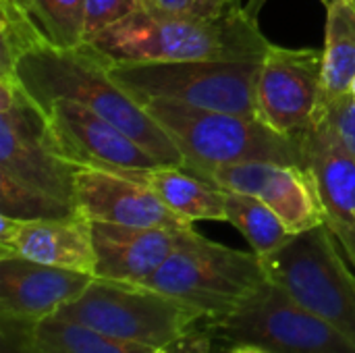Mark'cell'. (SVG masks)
<instances>
[{
	"instance_id": "cell-23",
	"label": "cell",
	"mask_w": 355,
	"mask_h": 353,
	"mask_svg": "<svg viewBox=\"0 0 355 353\" xmlns=\"http://www.w3.org/2000/svg\"><path fill=\"white\" fill-rule=\"evenodd\" d=\"M77 214H81L77 206L23 185L0 171V216H8L15 221H42L69 218Z\"/></svg>"
},
{
	"instance_id": "cell-25",
	"label": "cell",
	"mask_w": 355,
	"mask_h": 353,
	"mask_svg": "<svg viewBox=\"0 0 355 353\" xmlns=\"http://www.w3.org/2000/svg\"><path fill=\"white\" fill-rule=\"evenodd\" d=\"M139 6L141 0H85V44Z\"/></svg>"
},
{
	"instance_id": "cell-20",
	"label": "cell",
	"mask_w": 355,
	"mask_h": 353,
	"mask_svg": "<svg viewBox=\"0 0 355 353\" xmlns=\"http://www.w3.org/2000/svg\"><path fill=\"white\" fill-rule=\"evenodd\" d=\"M225 223H231L260 258L270 256L295 235L270 206L254 196L225 191Z\"/></svg>"
},
{
	"instance_id": "cell-31",
	"label": "cell",
	"mask_w": 355,
	"mask_h": 353,
	"mask_svg": "<svg viewBox=\"0 0 355 353\" xmlns=\"http://www.w3.org/2000/svg\"><path fill=\"white\" fill-rule=\"evenodd\" d=\"M146 353H177L173 347H166V350H148Z\"/></svg>"
},
{
	"instance_id": "cell-13",
	"label": "cell",
	"mask_w": 355,
	"mask_h": 353,
	"mask_svg": "<svg viewBox=\"0 0 355 353\" xmlns=\"http://www.w3.org/2000/svg\"><path fill=\"white\" fill-rule=\"evenodd\" d=\"M75 202L89 221L127 227L189 229L193 223L173 212L154 189L106 169L81 166L75 179Z\"/></svg>"
},
{
	"instance_id": "cell-8",
	"label": "cell",
	"mask_w": 355,
	"mask_h": 353,
	"mask_svg": "<svg viewBox=\"0 0 355 353\" xmlns=\"http://www.w3.org/2000/svg\"><path fill=\"white\" fill-rule=\"evenodd\" d=\"M204 327L223 352L254 343L272 353H355L352 339L270 281L235 312L204 320Z\"/></svg>"
},
{
	"instance_id": "cell-32",
	"label": "cell",
	"mask_w": 355,
	"mask_h": 353,
	"mask_svg": "<svg viewBox=\"0 0 355 353\" xmlns=\"http://www.w3.org/2000/svg\"><path fill=\"white\" fill-rule=\"evenodd\" d=\"M349 96L355 100V77H354V81H352V87H349Z\"/></svg>"
},
{
	"instance_id": "cell-19",
	"label": "cell",
	"mask_w": 355,
	"mask_h": 353,
	"mask_svg": "<svg viewBox=\"0 0 355 353\" xmlns=\"http://www.w3.org/2000/svg\"><path fill=\"white\" fill-rule=\"evenodd\" d=\"M324 4L320 106L347 96L355 77V4L352 0H324Z\"/></svg>"
},
{
	"instance_id": "cell-2",
	"label": "cell",
	"mask_w": 355,
	"mask_h": 353,
	"mask_svg": "<svg viewBox=\"0 0 355 353\" xmlns=\"http://www.w3.org/2000/svg\"><path fill=\"white\" fill-rule=\"evenodd\" d=\"M272 42L260 31L258 17L237 6L212 19H187L139 6L89 46L114 62H175V60H262Z\"/></svg>"
},
{
	"instance_id": "cell-21",
	"label": "cell",
	"mask_w": 355,
	"mask_h": 353,
	"mask_svg": "<svg viewBox=\"0 0 355 353\" xmlns=\"http://www.w3.org/2000/svg\"><path fill=\"white\" fill-rule=\"evenodd\" d=\"M148 347L106 337L85 325L56 316L35 322L31 353H146Z\"/></svg>"
},
{
	"instance_id": "cell-22",
	"label": "cell",
	"mask_w": 355,
	"mask_h": 353,
	"mask_svg": "<svg viewBox=\"0 0 355 353\" xmlns=\"http://www.w3.org/2000/svg\"><path fill=\"white\" fill-rule=\"evenodd\" d=\"M25 4L52 46H85V0H25Z\"/></svg>"
},
{
	"instance_id": "cell-29",
	"label": "cell",
	"mask_w": 355,
	"mask_h": 353,
	"mask_svg": "<svg viewBox=\"0 0 355 353\" xmlns=\"http://www.w3.org/2000/svg\"><path fill=\"white\" fill-rule=\"evenodd\" d=\"M225 353H272L260 345H254V343H243V345H235L231 350H227Z\"/></svg>"
},
{
	"instance_id": "cell-12",
	"label": "cell",
	"mask_w": 355,
	"mask_h": 353,
	"mask_svg": "<svg viewBox=\"0 0 355 353\" xmlns=\"http://www.w3.org/2000/svg\"><path fill=\"white\" fill-rule=\"evenodd\" d=\"M44 112L64 156L79 166L119 171L162 164L121 127L79 102L56 100Z\"/></svg>"
},
{
	"instance_id": "cell-9",
	"label": "cell",
	"mask_w": 355,
	"mask_h": 353,
	"mask_svg": "<svg viewBox=\"0 0 355 353\" xmlns=\"http://www.w3.org/2000/svg\"><path fill=\"white\" fill-rule=\"evenodd\" d=\"M79 169L64 156L46 112L15 75H0V171L23 185L77 206Z\"/></svg>"
},
{
	"instance_id": "cell-18",
	"label": "cell",
	"mask_w": 355,
	"mask_h": 353,
	"mask_svg": "<svg viewBox=\"0 0 355 353\" xmlns=\"http://www.w3.org/2000/svg\"><path fill=\"white\" fill-rule=\"evenodd\" d=\"M114 173L141 181L154 189L173 212L189 223L227 221L225 189L183 166L158 164L152 169H119Z\"/></svg>"
},
{
	"instance_id": "cell-3",
	"label": "cell",
	"mask_w": 355,
	"mask_h": 353,
	"mask_svg": "<svg viewBox=\"0 0 355 353\" xmlns=\"http://www.w3.org/2000/svg\"><path fill=\"white\" fill-rule=\"evenodd\" d=\"M168 131L191 173L241 162H283L306 166L302 137L270 129L260 119L208 110L166 100H139Z\"/></svg>"
},
{
	"instance_id": "cell-15",
	"label": "cell",
	"mask_w": 355,
	"mask_h": 353,
	"mask_svg": "<svg viewBox=\"0 0 355 353\" xmlns=\"http://www.w3.org/2000/svg\"><path fill=\"white\" fill-rule=\"evenodd\" d=\"M0 258H25L96 277L92 221L83 214L42 221L0 216Z\"/></svg>"
},
{
	"instance_id": "cell-26",
	"label": "cell",
	"mask_w": 355,
	"mask_h": 353,
	"mask_svg": "<svg viewBox=\"0 0 355 353\" xmlns=\"http://www.w3.org/2000/svg\"><path fill=\"white\" fill-rule=\"evenodd\" d=\"M320 110L327 114L329 123L333 125L335 133L339 135L345 150L354 156L355 160V100L347 94L335 102L322 104Z\"/></svg>"
},
{
	"instance_id": "cell-14",
	"label": "cell",
	"mask_w": 355,
	"mask_h": 353,
	"mask_svg": "<svg viewBox=\"0 0 355 353\" xmlns=\"http://www.w3.org/2000/svg\"><path fill=\"white\" fill-rule=\"evenodd\" d=\"M306 169L310 171L320 202L324 206L327 225L339 239L355 268V160L345 150L327 114L318 117L310 131L302 135Z\"/></svg>"
},
{
	"instance_id": "cell-4",
	"label": "cell",
	"mask_w": 355,
	"mask_h": 353,
	"mask_svg": "<svg viewBox=\"0 0 355 353\" xmlns=\"http://www.w3.org/2000/svg\"><path fill=\"white\" fill-rule=\"evenodd\" d=\"M54 316L148 350L173 347L206 320L196 308L154 287L98 277Z\"/></svg>"
},
{
	"instance_id": "cell-5",
	"label": "cell",
	"mask_w": 355,
	"mask_h": 353,
	"mask_svg": "<svg viewBox=\"0 0 355 353\" xmlns=\"http://www.w3.org/2000/svg\"><path fill=\"white\" fill-rule=\"evenodd\" d=\"M268 281L262 258L210 241L196 229L146 283L216 320L235 312Z\"/></svg>"
},
{
	"instance_id": "cell-10",
	"label": "cell",
	"mask_w": 355,
	"mask_h": 353,
	"mask_svg": "<svg viewBox=\"0 0 355 353\" xmlns=\"http://www.w3.org/2000/svg\"><path fill=\"white\" fill-rule=\"evenodd\" d=\"M322 100V50L270 44L258 73V119L270 129L302 137L312 129Z\"/></svg>"
},
{
	"instance_id": "cell-16",
	"label": "cell",
	"mask_w": 355,
	"mask_h": 353,
	"mask_svg": "<svg viewBox=\"0 0 355 353\" xmlns=\"http://www.w3.org/2000/svg\"><path fill=\"white\" fill-rule=\"evenodd\" d=\"M193 227H127L92 221L96 277L146 285L177 252Z\"/></svg>"
},
{
	"instance_id": "cell-7",
	"label": "cell",
	"mask_w": 355,
	"mask_h": 353,
	"mask_svg": "<svg viewBox=\"0 0 355 353\" xmlns=\"http://www.w3.org/2000/svg\"><path fill=\"white\" fill-rule=\"evenodd\" d=\"M262 60L114 62L110 75L137 100H166L258 119L256 83Z\"/></svg>"
},
{
	"instance_id": "cell-27",
	"label": "cell",
	"mask_w": 355,
	"mask_h": 353,
	"mask_svg": "<svg viewBox=\"0 0 355 353\" xmlns=\"http://www.w3.org/2000/svg\"><path fill=\"white\" fill-rule=\"evenodd\" d=\"M2 353H31L33 327L40 320L2 314Z\"/></svg>"
},
{
	"instance_id": "cell-6",
	"label": "cell",
	"mask_w": 355,
	"mask_h": 353,
	"mask_svg": "<svg viewBox=\"0 0 355 353\" xmlns=\"http://www.w3.org/2000/svg\"><path fill=\"white\" fill-rule=\"evenodd\" d=\"M270 283L355 343V268L324 223L262 258Z\"/></svg>"
},
{
	"instance_id": "cell-1",
	"label": "cell",
	"mask_w": 355,
	"mask_h": 353,
	"mask_svg": "<svg viewBox=\"0 0 355 353\" xmlns=\"http://www.w3.org/2000/svg\"><path fill=\"white\" fill-rule=\"evenodd\" d=\"M29 98L44 110L56 100H71L108 119L144 146L158 162L183 166L185 158L168 131L110 75V62L89 46L58 48L50 42L19 56L12 71Z\"/></svg>"
},
{
	"instance_id": "cell-30",
	"label": "cell",
	"mask_w": 355,
	"mask_h": 353,
	"mask_svg": "<svg viewBox=\"0 0 355 353\" xmlns=\"http://www.w3.org/2000/svg\"><path fill=\"white\" fill-rule=\"evenodd\" d=\"M264 2H266V0H250V4H245V8H248L252 15L258 17V12H260V8L264 6Z\"/></svg>"
},
{
	"instance_id": "cell-28",
	"label": "cell",
	"mask_w": 355,
	"mask_h": 353,
	"mask_svg": "<svg viewBox=\"0 0 355 353\" xmlns=\"http://www.w3.org/2000/svg\"><path fill=\"white\" fill-rule=\"evenodd\" d=\"M173 350L177 353H216L214 339L204 325L196 327L189 335H185L181 341H177L173 345Z\"/></svg>"
},
{
	"instance_id": "cell-17",
	"label": "cell",
	"mask_w": 355,
	"mask_h": 353,
	"mask_svg": "<svg viewBox=\"0 0 355 353\" xmlns=\"http://www.w3.org/2000/svg\"><path fill=\"white\" fill-rule=\"evenodd\" d=\"M94 279L25 258H0V312L29 320L50 318L75 302Z\"/></svg>"
},
{
	"instance_id": "cell-33",
	"label": "cell",
	"mask_w": 355,
	"mask_h": 353,
	"mask_svg": "<svg viewBox=\"0 0 355 353\" xmlns=\"http://www.w3.org/2000/svg\"><path fill=\"white\" fill-rule=\"evenodd\" d=\"M352 2H354V4H355V0H352Z\"/></svg>"
},
{
	"instance_id": "cell-11",
	"label": "cell",
	"mask_w": 355,
	"mask_h": 353,
	"mask_svg": "<svg viewBox=\"0 0 355 353\" xmlns=\"http://www.w3.org/2000/svg\"><path fill=\"white\" fill-rule=\"evenodd\" d=\"M225 191L254 196L270 206L291 233L327 223L316 183L306 166L283 162H241L196 173Z\"/></svg>"
},
{
	"instance_id": "cell-24",
	"label": "cell",
	"mask_w": 355,
	"mask_h": 353,
	"mask_svg": "<svg viewBox=\"0 0 355 353\" xmlns=\"http://www.w3.org/2000/svg\"><path fill=\"white\" fill-rule=\"evenodd\" d=\"M141 6L154 12L187 17V19H212L220 17L237 6L239 0H141Z\"/></svg>"
}]
</instances>
